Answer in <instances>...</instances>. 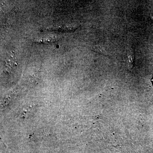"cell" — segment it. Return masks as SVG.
Listing matches in <instances>:
<instances>
[{
    "instance_id": "1",
    "label": "cell",
    "mask_w": 153,
    "mask_h": 153,
    "mask_svg": "<svg viewBox=\"0 0 153 153\" xmlns=\"http://www.w3.org/2000/svg\"><path fill=\"white\" fill-rule=\"evenodd\" d=\"M17 65V61L16 55L13 52L9 53L4 63V69L7 71H10L15 68Z\"/></svg>"
},
{
    "instance_id": "5",
    "label": "cell",
    "mask_w": 153,
    "mask_h": 153,
    "mask_svg": "<svg viewBox=\"0 0 153 153\" xmlns=\"http://www.w3.org/2000/svg\"><path fill=\"white\" fill-rule=\"evenodd\" d=\"M151 82H152V84L153 85V77L152 78V79H151Z\"/></svg>"
},
{
    "instance_id": "2",
    "label": "cell",
    "mask_w": 153,
    "mask_h": 153,
    "mask_svg": "<svg viewBox=\"0 0 153 153\" xmlns=\"http://www.w3.org/2000/svg\"><path fill=\"white\" fill-rule=\"evenodd\" d=\"M135 62V52L133 47L130 46L127 49V52L126 60V64L127 67L129 71L132 70Z\"/></svg>"
},
{
    "instance_id": "3",
    "label": "cell",
    "mask_w": 153,
    "mask_h": 153,
    "mask_svg": "<svg viewBox=\"0 0 153 153\" xmlns=\"http://www.w3.org/2000/svg\"><path fill=\"white\" fill-rule=\"evenodd\" d=\"M93 50L100 54L105 55H107V52L106 49L104 47L100 46V45H95L93 47Z\"/></svg>"
},
{
    "instance_id": "4",
    "label": "cell",
    "mask_w": 153,
    "mask_h": 153,
    "mask_svg": "<svg viewBox=\"0 0 153 153\" xmlns=\"http://www.w3.org/2000/svg\"><path fill=\"white\" fill-rule=\"evenodd\" d=\"M151 17L153 20V10H152V11L151 13Z\"/></svg>"
}]
</instances>
